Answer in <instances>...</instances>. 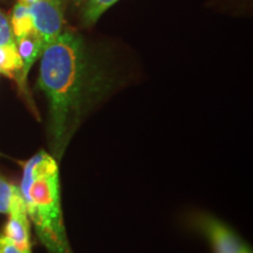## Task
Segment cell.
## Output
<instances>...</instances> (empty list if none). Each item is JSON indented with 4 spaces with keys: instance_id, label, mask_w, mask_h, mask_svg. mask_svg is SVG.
<instances>
[{
    "instance_id": "3957f363",
    "label": "cell",
    "mask_w": 253,
    "mask_h": 253,
    "mask_svg": "<svg viewBox=\"0 0 253 253\" xmlns=\"http://www.w3.org/2000/svg\"><path fill=\"white\" fill-rule=\"evenodd\" d=\"M28 7L33 20V32L45 49L62 33L65 0H39Z\"/></svg>"
},
{
    "instance_id": "ba28073f",
    "label": "cell",
    "mask_w": 253,
    "mask_h": 253,
    "mask_svg": "<svg viewBox=\"0 0 253 253\" xmlns=\"http://www.w3.org/2000/svg\"><path fill=\"white\" fill-rule=\"evenodd\" d=\"M9 25H11L15 40L32 33L33 32V20H32L30 7L18 2L12 11Z\"/></svg>"
},
{
    "instance_id": "30bf717a",
    "label": "cell",
    "mask_w": 253,
    "mask_h": 253,
    "mask_svg": "<svg viewBox=\"0 0 253 253\" xmlns=\"http://www.w3.org/2000/svg\"><path fill=\"white\" fill-rule=\"evenodd\" d=\"M18 190V186L11 184L0 176V213H7L11 199Z\"/></svg>"
},
{
    "instance_id": "4fadbf2b",
    "label": "cell",
    "mask_w": 253,
    "mask_h": 253,
    "mask_svg": "<svg viewBox=\"0 0 253 253\" xmlns=\"http://www.w3.org/2000/svg\"><path fill=\"white\" fill-rule=\"evenodd\" d=\"M37 1H39V0H19V2H20V4H24L26 6H31V5L36 4Z\"/></svg>"
},
{
    "instance_id": "8fae6325",
    "label": "cell",
    "mask_w": 253,
    "mask_h": 253,
    "mask_svg": "<svg viewBox=\"0 0 253 253\" xmlns=\"http://www.w3.org/2000/svg\"><path fill=\"white\" fill-rule=\"evenodd\" d=\"M0 46H15V39L6 15L0 11Z\"/></svg>"
},
{
    "instance_id": "8992f818",
    "label": "cell",
    "mask_w": 253,
    "mask_h": 253,
    "mask_svg": "<svg viewBox=\"0 0 253 253\" xmlns=\"http://www.w3.org/2000/svg\"><path fill=\"white\" fill-rule=\"evenodd\" d=\"M15 45H17V49L19 55H20L21 61H23V69H21L20 77H19V84L20 87H25L26 84L27 74L33 63L36 60L39 58L43 50V45L34 32L27 34L23 38H19L15 40Z\"/></svg>"
},
{
    "instance_id": "6da1fadb",
    "label": "cell",
    "mask_w": 253,
    "mask_h": 253,
    "mask_svg": "<svg viewBox=\"0 0 253 253\" xmlns=\"http://www.w3.org/2000/svg\"><path fill=\"white\" fill-rule=\"evenodd\" d=\"M38 87L48 101L50 149L61 160L89 104V61L78 34L62 32L45 47Z\"/></svg>"
},
{
    "instance_id": "7a4b0ae2",
    "label": "cell",
    "mask_w": 253,
    "mask_h": 253,
    "mask_svg": "<svg viewBox=\"0 0 253 253\" xmlns=\"http://www.w3.org/2000/svg\"><path fill=\"white\" fill-rule=\"evenodd\" d=\"M20 191L47 253H74L63 223L58 162L41 150L24 164Z\"/></svg>"
},
{
    "instance_id": "52a82bcc",
    "label": "cell",
    "mask_w": 253,
    "mask_h": 253,
    "mask_svg": "<svg viewBox=\"0 0 253 253\" xmlns=\"http://www.w3.org/2000/svg\"><path fill=\"white\" fill-rule=\"evenodd\" d=\"M23 69V61L19 55L17 45L0 46V73L11 79H18Z\"/></svg>"
},
{
    "instance_id": "5b68a950",
    "label": "cell",
    "mask_w": 253,
    "mask_h": 253,
    "mask_svg": "<svg viewBox=\"0 0 253 253\" xmlns=\"http://www.w3.org/2000/svg\"><path fill=\"white\" fill-rule=\"evenodd\" d=\"M201 227L210 239L214 253H252L251 249L229 226L216 218H202Z\"/></svg>"
},
{
    "instance_id": "7c38bea8",
    "label": "cell",
    "mask_w": 253,
    "mask_h": 253,
    "mask_svg": "<svg viewBox=\"0 0 253 253\" xmlns=\"http://www.w3.org/2000/svg\"><path fill=\"white\" fill-rule=\"evenodd\" d=\"M0 253H32V251H25L19 249L14 243H12L4 235H0Z\"/></svg>"
},
{
    "instance_id": "277c9868",
    "label": "cell",
    "mask_w": 253,
    "mask_h": 253,
    "mask_svg": "<svg viewBox=\"0 0 253 253\" xmlns=\"http://www.w3.org/2000/svg\"><path fill=\"white\" fill-rule=\"evenodd\" d=\"M7 214L8 220L5 224L2 235L14 243L19 249L31 251L30 220L20 188H18L11 199Z\"/></svg>"
},
{
    "instance_id": "9c48e42d",
    "label": "cell",
    "mask_w": 253,
    "mask_h": 253,
    "mask_svg": "<svg viewBox=\"0 0 253 253\" xmlns=\"http://www.w3.org/2000/svg\"><path fill=\"white\" fill-rule=\"evenodd\" d=\"M119 0H89L84 12V20L87 25L96 23L107 9L118 2Z\"/></svg>"
}]
</instances>
